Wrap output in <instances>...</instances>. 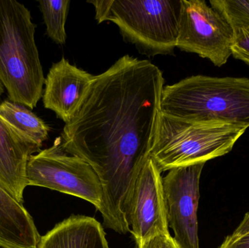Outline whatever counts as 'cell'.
<instances>
[{"instance_id":"13","label":"cell","mask_w":249,"mask_h":248,"mask_svg":"<svg viewBox=\"0 0 249 248\" xmlns=\"http://www.w3.org/2000/svg\"><path fill=\"white\" fill-rule=\"evenodd\" d=\"M40 239L23 204L0 186V248H37Z\"/></svg>"},{"instance_id":"10","label":"cell","mask_w":249,"mask_h":248,"mask_svg":"<svg viewBox=\"0 0 249 248\" xmlns=\"http://www.w3.org/2000/svg\"><path fill=\"white\" fill-rule=\"evenodd\" d=\"M95 76L62 58L53 64L45 80L42 102L45 109L67 123L81 104Z\"/></svg>"},{"instance_id":"21","label":"cell","mask_w":249,"mask_h":248,"mask_svg":"<svg viewBox=\"0 0 249 248\" xmlns=\"http://www.w3.org/2000/svg\"><path fill=\"white\" fill-rule=\"evenodd\" d=\"M249 233V212L246 214L241 224L231 234L232 237H241Z\"/></svg>"},{"instance_id":"7","label":"cell","mask_w":249,"mask_h":248,"mask_svg":"<svg viewBox=\"0 0 249 248\" xmlns=\"http://www.w3.org/2000/svg\"><path fill=\"white\" fill-rule=\"evenodd\" d=\"M234 30L216 9L203 0H181L177 48L222 66L232 55Z\"/></svg>"},{"instance_id":"17","label":"cell","mask_w":249,"mask_h":248,"mask_svg":"<svg viewBox=\"0 0 249 248\" xmlns=\"http://www.w3.org/2000/svg\"><path fill=\"white\" fill-rule=\"evenodd\" d=\"M232 55L249 66V28L234 30Z\"/></svg>"},{"instance_id":"16","label":"cell","mask_w":249,"mask_h":248,"mask_svg":"<svg viewBox=\"0 0 249 248\" xmlns=\"http://www.w3.org/2000/svg\"><path fill=\"white\" fill-rule=\"evenodd\" d=\"M210 4L224 16L233 30L249 28V1L212 0Z\"/></svg>"},{"instance_id":"2","label":"cell","mask_w":249,"mask_h":248,"mask_svg":"<svg viewBox=\"0 0 249 248\" xmlns=\"http://www.w3.org/2000/svg\"><path fill=\"white\" fill-rule=\"evenodd\" d=\"M160 112L196 123L249 128V79L196 75L164 86Z\"/></svg>"},{"instance_id":"3","label":"cell","mask_w":249,"mask_h":248,"mask_svg":"<svg viewBox=\"0 0 249 248\" xmlns=\"http://www.w3.org/2000/svg\"><path fill=\"white\" fill-rule=\"evenodd\" d=\"M30 10L16 0H0V83L9 100L31 110L42 99L45 76Z\"/></svg>"},{"instance_id":"8","label":"cell","mask_w":249,"mask_h":248,"mask_svg":"<svg viewBox=\"0 0 249 248\" xmlns=\"http://www.w3.org/2000/svg\"><path fill=\"white\" fill-rule=\"evenodd\" d=\"M205 163L169 170L162 179L168 227L178 248H200L197 209Z\"/></svg>"},{"instance_id":"5","label":"cell","mask_w":249,"mask_h":248,"mask_svg":"<svg viewBox=\"0 0 249 248\" xmlns=\"http://www.w3.org/2000/svg\"><path fill=\"white\" fill-rule=\"evenodd\" d=\"M180 12L181 0H113L108 20L141 53L174 55Z\"/></svg>"},{"instance_id":"1","label":"cell","mask_w":249,"mask_h":248,"mask_svg":"<svg viewBox=\"0 0 249 248\" xmlns=\"http://www.w3.org/2000/svg\"><path fill=\"white\" fill-rule=\"evenodd\" d=\"M162 71L147 60L125 55L95 76L61 144L89 163L103 187L104 225L130 232L126 211L135 181L149 158L160 115Z\"/></svg>"},{"instance_id":"11","label":"cell","mask_w":249,"mask_h":248,"mask_svg":"<svg viewBox=\"0 0 249 248\" xmlns=\"http://www.w3.org/2000/svg\"><path fill=\"white\" fill-rule=\"evenodd\" d=\"M40 151L41 148L22 138L0 117V186L20 203L28 186V161Z\"/></svg>"},{"instance_id":"6","label":"cell","mask_w":249,"mask_h":248,"mask_svg":"<svg viewBox=\"0 0 249 248\" xmlns=\"http://www.w3.org/2000/svg\"><path fill=\"white\" fill-rule=\"evenodd\" d=\"M28 186H40L81 198L102 213L103 187L93 167L83 159L67 153L61 137L49 148L31 156L26 166Z\"/></svg>"},{"instance_id":"12","label":"cell","mask_w":249,"mask_h":248,"mask_svg":"<svg viewBox=\"0 0 249 248\" xmlns=\"http://www.w3.org/2000/svg\"><path fill=\"white\" fill-rule=\"evenodd\" d=\"M37 248H110L102 224L92 217L71 215L41 237Z\"/></svg>"},{"instance_id":"20","label":"cell","mask_w":249,"mask_h":248,"mask_svg":"<svg viewBox=\"0 0 249 248\" xmlns=\"http://www.w3.org/2000/svg\"><path fill=\"white\" fill-rule=\"evenodd\" d=\"M219 248H249V233L241 237L228 236Z\"/></svg>"},{"instance_id":"18","label":"cell","mask_w":249,"mask_h":248,"mask_svg":"<svg viewBox=\"0 0 249 248\" xmlns=\"http://www.w3.org/2000/svg\"><path fill=\"white\" fill-rule=\"evenodd\" d=\"M137 248H178L170 235H158L137 244Z\"/></svg>"},{"instance_id":"9","label":"cell","mask_w":249,"mask_h":248,"mask_svg":"<svg viewBox=\"0 0 249 248\" xmlns=\"http://www.w3.org/2000/svg\"><path fill=\"white\" fill-rule=\"evenodd\" d=\"M126 221L136 244L158 235H170L161 172L149 157L134 182Z\"/></svg>"},{"instance_id":"22","label":"cell","mask_w":249,"mask_h":248,"mask_svg":"<svg viewBox=\"0 0 249 248\" xmlns=\"http://www.w3.org/2000/svg\"><path fill=\"white\" fill-rule=\"evenodd\" d=\"M4 93V88L3 87L2 84L0 83V99H1V96H2L3 93Z\"/></svg>"},{"instance_id":"4","label":"cell","mask_w":249,"mask_h":248,"mask_svg":"<svg viewBox=\"0 0 249 248\" xmlns=\"http://www.w3.org/2000/svg\"><path fill=\"white\" fill-rule=\"evenodd\" d=\"M247 127L184 122L161 113L149 154L160 171L204 163L228 154Z\"/></svg>"},{"instance_id":"19","label":"cell","mask_w":249,"mask_h":248,"mask_svg":"<svg viewBox=\"0 0 249 248\" xmlns=\"http://www.w3.org/2000/svg\"><path fill=\"white\" fill-rule=\"evenodd\" d=\"M113 0H106V1H88V2L91 3L94 5L96 10V19L98 23L108 20V17L110 12L111 6H112Z\"/></svg>"},{"instance_id":"15","label":"cell","mask_w":249,"mask_h":248,"mask_svg":"<svg viewBox=\"0 0 249 248\" xmlns=\"http://www.w3.org/2000/svg\"><path fill=\"white\" fill-rule=\"evenodd\" d=\"M39 8L46 26V33L54 42L64 45L67 40L65 25L70 0H39Z\"/></svg>"},{"instance_id":"14","label":"cell","mask_w":249,"mask_h":248,"mask_svg":"<svg viewBox=\"0 0 249 248\" xmlns=\"http://www.w3.org/2000/svg\"><path fill=\"white\" fill-rule=\"evenodd\" d=\"M0 117L22 138L41 148L49 136L50 128L30 109L10 100L0 103Z\"/></svg>"}]
</instances>
